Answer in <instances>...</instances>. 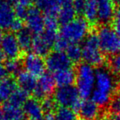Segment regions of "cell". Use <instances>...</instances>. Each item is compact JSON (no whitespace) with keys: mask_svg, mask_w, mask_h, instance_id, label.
<instances>
[{"mask_svg":"<svg viewBox=\"0 0 120 120\" xmlns=\"http://www.w3.org/2000/svg\"><path fill=\"white\" fill-rule=\"evenodd\" d=\"M4 67L8 74H17L21 71V64L18 61L17 59L15 60H8L5 62Z\"/></svg>","mask_w":120,"mask_h":120,"instance_id":"cell-30","label":"cell"},{"mask_svg":"<svg viewBox=\"0 0 120 120\" xmlns=\"http://www.w3.org/2000/svg\"><path fill=\"white\" fill-rule=\"evenodd\" d=\"M16 19L15 10L10 3L0 1V30H8Z\"/></svg>","mask_w":120,"mask_h":120,"instance_id":"cell-13","label":"cell"},{"mask_svg":"<svg viewBox=\"0 0 120 120\" xmlns=\"http://www.w3.org/2000/svg\"><path fill=\"white\" fill-rule=\"evenodd\" d=\"M86 6V0H74L73 1V8L75 9L77 14L83 15L84 9Z\"/></svg>","mask_w":120,"mask_h":120,"instance_id":"cell-34","label":"cell"},{"mask_svg":"<svg viewBox=\"0 0 120 120\" xmlns=\"http://www.w3.org/2000/svg\"><path fill=\"white\" fill-rule=\"evenodd\" d=\"M5 120H27L23 109L6 102L3 106Z\"/></svg>","mask_w":120,"mask_h":120,"instance_id":"cell-19","label":"cell"},{"mask_svg":"<svg viewBox=\"0 0 120 120\" xmlns=\"http://www.w3.org/2000/svg\"><path fill=\"white\" fill-rule=\"evenodd\" d=\"M27 30L31 34L40 35L45 28V16L42 15L41 11L37 8H30L27 16L26 18Z\"/></svg>","mask_w":120,"mask_h":120,"instance_id":"cell-10","label":"cell"},{"mask_svg":"<svg viewBox=\"0 0 120 120\" xmlns=\"http://www.w3.org/2000/svg\"><path fill=\"white\" fill-rule=\"evenodd\" d=\"M17 88L16 79L12 77H7L0 82V101H8L10 96Z\"/></svg>","mask_w":120,"mask_h":120,"instance_id":"cell-18","label":"cell"},{"mask_svg":"<svg viewBox=\"0 0 120 120\" xmlns=\"http://www.w3.org/2000/svg\"><path fill=\"white\" fill-rule=\"evenodd\" d=\"M107 68L114 76L120 75V54L111 56L107 61Z\"/></svg>","mask_w":120,"mask_h":120,"instance_id":"cell-28","label":"cell"},{"mask_svg":"<svg viewBox=\"0 0 120 120\" xmlns=\"http://www.w3.org/2000/svg\"><path fill=\"white\" fill-rule=\"evenodd\" d=\"M29 9H30L29 6L23 4V3H20V2H17L16 4V7H15V8H14L16 16L20 20L26 18L28 11H29Z\"/></svg>","mask_w":120,"mask_h":120,"instance_id":"cell-31","label":"cell"},{"mask_svg":"<svg viewBox=\"0 0 120 120\" xmlns=\"http://www.w3.org/2000/svg\"><path fill=\"white\" fill-rule=\"evenodd\" d=\"M95 74L94 67L85 62L77 66L76 70V87L82 99H88L92 94L95 84Z\"/></svg>","mask_w":120,"mask_h":120,"instance_id":"cell-3","label":"cell"},{"mask_svg":"<svg viewBox=\"0 0 120 120\" xmlns=\"http://www.w3.org/2000/svg\"><path fill=\"white\" fill-rule=\"evenodd\" d=\"M53 120H78L77 114L70 108L57 107L53 114Z\"/></svg>","mask_w":120,"mask_h":120,"instance_id":"cell-26","label":"cell"},{"mask_svg":"<svg viewBox=\"0 0 120 120\" xmlns=\"http://www.w3.org/2000/svg\"><path fill=\"white\" fill-rule=\"evenodd\" d=\"M95 120H117V119H116V116H114V114L107 110L104 111L102 114H99V116Z\"/></svg>","mask_w":120,"mask_h":120,"instance_id":"cell-36","label":"cell"},{"mask_svg":"<svg viewBox=\"0 0 120 120\" xmlns=\"http://www.w3.org/2000/svg\"><path fill=\"white\" fill-rule=\"evenodd\" d=\"M97 3H102V2H114V0H96Z\"/></svg>","mask_w":120,"mask_h":120,"instance_id":"cell-44","label":"cell"},{"mask_svg":"<svg viewBox=\"0 0 120 120\" xmlns=\"http://www.w3.org/2000/svg\"><path fill=\"white\" fill-rule=\"evenodd\" d=\"M0 102H1V101H0Z\"/></svg>","mask_w":120,"mask_h":120,"instance_id":"cell-49","label":"cell"},{"mask_svg":"<svg viewBox=\"0 0 120 120\" xmlns=\"http://www.w3.org/2000/svg\"><path fill=\"white\" fill-rule=\"evenodd\" d=\"M21 48L17 39V36L12 34H7L3 36L1 44V51L8 60H15L20 56Z\"/></svg>","mask_w":120,"mask_h":120,"instance_id":"cell-11","label":"cell"},{"mask_svg":"<svg viewBox=\"0 0 120 120\" xmlns=\"http://www.w3.org/2000/svg\"><path fill=\"white\" fill-rule=\"evenodd\" d=\"M97 37L103 53L110 56L120 54V36L112 27L101 26L97 32Z\"/></svg>","mask_w":120,"mask_h":120,"instance_id":"cell-6","label":"cell"},{"mask_svg":"<svg viewBox=\"0 0 120 120\" xmlns=\"http://www.w3.org/2000/svg\"><path fill=\"white\" fill-rule=\"evenodd\" d=\"M22 65L26 72L30 73L35 78H40L45 73V60L43 57L35 53H28L22 60Z\"/></svg>","mask_w":120,"mask_h":120,"instance_id":"cell-9","label":"cell"},{"mask_svg":"<svg viewBox=\"0 0 120 120\" xmlns=\"http://www.w3.org/2000/svg\"><path fill=\"white\" fill-rule=\"evenodd\" d=\"M30 2H31V1H33V0H30Z\"/></svg>","mask_w":120,"mask_h":120,"instance_id":"cell-47","label":"cell"},{"mask_svg":"<svg viewBox=\"0 0 120 120\" xmlns=\"http://www.w3.org/2000/svg\"><path fill=\"white\" fill-rule=\"evenodd\" d=\"M90 25L85 18L77 17L67 24L62 25L59 36L68 42L70 44L84 41L88 36Z\"/></svg>","mask_w":120,"mask_h":120,"instance_id":"cell-2","label":"cell"},{"mask_svg":"<svg viewBox=\"0 0 120 120\" xmlns=\"http://www.w3.org/2000/svg\"><path fill=\"white\" fill-rule=\"evenodd\" d=\"M73 1L74 0H57V2H58L60 8L62 6H66V5L73 4Z\"/></svg>","mask_w":120,"mask_h":120,"instance_id":"cell-38","label":"cell"},{"mask_svg":"<svg viewBox=\"0 0 120 120\" xmlns=\"http://www.w3.org/2000/svg\"><path fill=\"white\" fill-rule=\"evenodd\" d=\"M16 82L20 88L25 90L28 93L33 92L37 85L36 78L26 70H21L17 74Z\"/></svg>","mask_w":120,"mask_h":120,"instance_id":"cell-16","label":"cell"},{"mask_svg":"<svg viewBox=\"0 0 120 120\" xmlns=\"http://www.w3.org/2000/svg\"><path fill=\"white\" fill-rule=\"evenodd\" d=\"M76 14L77 12L73 8V4L61 7L57 16L58 23H60L61 25H64L70 22L71 21L75 19Z\"/></svg>","mask_w":120,"mask_h":120,"instance_id":"cell-22","label":"cell"},{"mask_svg":"<svg viewBox=\"0 0 120 120\" xmlns=\"http://www.w3.org/2000/svg\"><path fill=\"white\" fill-rule=\"evenodd\" d=\"M0 1L6 2V3H10V4H12V3H17L18 0H0Z\"/></svg>","mask_w":120,"mask_h":120,"instance_id":"cell-40","label":"cell"},{"mask_svg":"<svg viewBox=\"0 0 120 120\" xmlns=\"http://www.w3.org/2000/svg\"><path fill=\"white\" fill-rule=\"evenodd\" d=\"M78 120H87V119H78Z\"/></svg>","mask_w":120,"mask_h":120,"instance_id":"cell-46","label":"cell"},{"mask_svg":"<svg viewBox=\"0 0 120 120\" xmlns=\"http://www.w3.org/2000/svg\"><path fill=\"white\" fill-rule=\"evenodd\" d=\"M56 82L54 81V75L50 72H45L43 75L39 78L37 85L34 90L33 97L38 101H43L46 97L51 96L55 91Z\"/></svg>","mask_w":120,"mask_h":120,"instance_id":"cell-8","label":"cell"},{"mask_svg":"<svg viewBox=\"0 0 120 120\" xmlns=\"http://www.w3.org/2000/svg\"><path fill=\"white\" fill-rule=\"evenodd\" d=\"M32 34L28 30H21L17 34V39L19 43V46L21 50L28 51L31 48L32 41H33Z\"/></svg>","mask_w":120,"mask_h":120,"instance_id":"cell-25","label":"cell"},{"mask_svg":"<svg viewBox=\"0 0 120 120\" xmlns=\"http://www.w3.org/2000/svg\"><path fill=\"white\" fill-rule=\"evenodd\" d=\"M10 30H12V31L14 32H19L21 31V30H23V23H22V21L18 18H16L15 21H13V23L11 25V28Z\"/></svg>","mask_w":120,"mask_h":120,"instance_id":"cell-35","label":"cell"},{"mask_svg":"<svg viewBox=\"0 0 120 120\" xmlns=\"http://www.w3.org/2000/svg\"><path fill=\"white\" fill-rule=\"evenodd\" d=\"M114 3L115 6H117L118 8H120V0H114Z\"/></svg>","mask_w":120,"mask_h":120,"instance_id":"cell-42","label":"cell"},{"mask_svg":"<svg viewBox=\"0 0 120 120\" xmlns=\"http://www.w3.org/2000/svg\"><path fill=\"white\" fill-rule=\"evenodd\" d=\"M112 29L120 36V8H118L111 21Z\"/></svg>","mask_w":120,"mask_h":120,"instance_id":"cell-32","label":"cell"},{"mask_svg":"<svg viewBox=\"0 0 120 120\" xmlns=\"http://www.w3.org/2000/svg\"><path fill=\"white\" fill-rule=\"evenodd\" d=\"M54 78L58 87L72 86L76 82V71L72 68L61 70L54 73Z\"/></svg>","mask_w":120,"mask_h":120,"instance_id":"cell-17","label":"cell"},{"mask_svg":"<svg viewBox=\"0 0 120 120\" xmlns=\"http://www.w3.org/2000/svg\"><path fill=\"white\" fill-rule=\"evenodd\" d=\"M82 59L91 66L100 68L105 61L104 53L99 47L97 34H91L85 38L82 45Z\"/></svg>","mask_w":120,"mask_h":120,"instance_id":"cell-4","label":"cell"},{"mask_svg":"<svg viewBox=\"0 0 120 120\" xmlns=\"http://www.w3.org/2000/svg\"><path fill=\"white\" fill-rule=\"evenodd\" d=\"M42 105V108H43V110L45 112V114H54V112L55 111V109H57L58 105L55 103L54 100L51 96H49L46 97L45 99H44L43 101H40Z\"/></svg>","mask_w":120,"mask_h":120,"instance_id":"cell-29","label":"cell"},{"mask_svg":"<svg viewBox=\"0 0 120 120\" xmlns=\"http://www.w3.org/2000/svg\"><path fill=\"white\" fill-rule=\"evenodd\" d=\"M3 32H2V30H0V46H1L2 44V42H3Z\"/></svg>","mask_w":120,"mask_h":120,"instance_id":"cell-43","label":"cell"},{"mask_svg":"<svg viewBox=\"0 0 120 120\" xmlns=\"http://www.w3.org/2000/svg\"><path fill=\"white\" fill-rule=\"evenodd\" d=\"M51 47L45 42V40L42 38L41 35H35L33 38L31 49L33 53L40 56H47L50 53V50Z\"/></svg>","mask_w":120,"mask_h":120,"instance_id":"cell-21","label":"cell"},{"mask_svg":"<svg viewBox=\"0 0 120 120\" xmlns=\"http://www.w3.org/2000/svg\"><path fill=\"white\" fill-rule=\"evenodd\" d=\"M8 73L6 70V68L4 67V65H3L2 64H0V82L3 79H5L8 77Z\"/></svg>","mask_w":120,"mask_h":120,"instance_id":"cell-37","label":"cell"},{"mask_svg":"<svg viewBox=\"0 0 120 120\" xmlns=\"http://www.w3.org/2000/svg\"><path fill=\"white\" fill-rule=\"evenodd\" d=\"M83 15L88 23L95 24L96 21H98L96 0H86V6Z\"/></svg>","mask_w":120,"mask_h":120,"instance_id":"cell-23","label":"cell"},{"mask_svg":"<svg viewBox=\"0 0 120 120\" xmlns=\"http://www.w3.org/2000/svg\"><path fill=\"white\" fill-rule=\"evenodd\" d=\"M0 120H5L4 114H3V109H2V108H0Z\"/></svg>","mask_w":120,"mask_h":120,"instance_id":"cell-39","label":"cell"},{"mask_svg":"<svg viewBox=\"0 0 120 120\" xmlns=\"http://www.w3.org/2000/svg\"><path fill=\"white\" fill-rule=\"evenodd\" d=\"M114 2H102L97 3V18L98 21L106 24L112 21L115 12Z\"/></svg>","mask_w":120,"mask_h":120,"instance_id":"cell-15","label":"cell"},{"mask_svg":"<svg viewBox=\"0 0 120 120\" xmlns=\"http://www.w3.org/2000/svg\"><path fill=\"white\" fill-rule=\"evenodd\" d=\"M27 120H42L45 117V112L41 102L35 98H29L22 107Z\"/></svg>","mask_w":120,"mask_h":120,"instance_id":"cell-12","label":"cell"},{"mask_svg":"<svg viewBox=\"0 0 120 120\" xmlns=\"http://www.w3.org/2000/svg\"><path fill=\"white\" fill-rule=\"evenodd\" d=\"M70 45V43L67 41H66L64 38H61L60 36H58V39L56 40L54 43V48L55 51H59V52H65L67 50V48H68V46Z\"/></svg>","mask_w":120,"mask_h":120,"instance_id":"cell-33","label":"cell"},{"mask_svg":"<svg viewBox=\"0 0 120 120\" xmlns=\"http://www.w3.org/2000/svg\"><path fill=\"white\" fill-rule=\"evenodd\" d=\"M4 58H5L4 54H3V52H2V51L0 50V62L3 61V60H4Z\"/></svg>","mask_w":120,"mask_h":120,"instance_id":"cell-41","label":"cell"},{"mask_svg":"<svg viewBox=\"0 0 120 120\" xmlns=\"http://www.w3.org/2000/svg\"><path fill=\"white\" fill-rule=\"evenodd\" d=\"M28 99H29V93L23 89L17 87L14 91V92L12 94L9 100L7 102H8L11 105H13L21 107V106L24 105V104L26 102Z\"/></svg>","mask_w":120,"mask_h":120,"instance_id":"cell-24","label":"cell"},{"mask_svg":"<svg viewBox=\"0 0 120 120\" xmlns=\"http://www.w3.org/2000/svg\"><path fill=\"white\" fill-rule=\"evenodd\" d=\"M99 107L92 100H83L80 105L77 113L81 119L87 120H95L99 116Z\"/></svg>","mask_w":120,"mask_h":120,"instance_id":"cell-14","label":"cell"},{"mask_svg":"<svg viewBox=\"0 0 120 120\" xmlns=\"http://www.w3.org/2000/svg\"><path fill=\"white\" fill-rule=\"evenodd\" d=\"M66 54L67 55L68 58L72 62V64L78 63L82 59V47L79 44L72 43L68 46L67 50L65 51Z\"/></svg>","mask_w":120,"mask_h":120,"instance_id":"cell-27","label":"cell"},{"mask_svg":"<svg viewBox=\"0 0 120 120\" xmlns=\"http://www.w3.org/2000/svg\"><path fill=\"white\" fill-rule=\"evenodd\" d=\"M45 65L50 73H57L61 70L72 68V62L65 52L54 51L50 52L46 56Z\"/></svg>","mask_w":120,"mask_h":120,"instance_id":"cell-7","label":"cell"},{"mask_svg":"<svg viewBox=\"0 0 120 120\" xmlns=\"http://www.w3.org/2000/svg\"><path fill=\"white\" fill-rule=\"evenodd\" d=\"M42 120H46V119H42Z\"/></svg>","mask_w":120,"mask_h":120,"instance_id":"cell-48","label":"cell"},{"mask_svg":"<svg viewBox=\"0 0 120 120\" xmlns=\"http://www.w3.org/2000/svg\"><path fill=\"white\" fill-rule=\"evenodd\" d=\"M36 8L44 11L45 16H57L60 7L57 0H35Z\"/></svg>","mask_w":120,"mask_h":120,"instance_id":"cell-20","label":"cell"},{"mask_svg":"<svg viewBox=\"0 0 120 120\" xmlns=\"http://www.w3.org/2000/svg\"><path fill=\"white\" fill-rule=\"evenodd\" d=\"M53 98L58 107L70 108L76 113L82 103L78 90L74 85L58 87L54 92Z\"/></svg>","mask_w":120,"mask_h":120,"instance_id":"cell-5","label":"cell"},{"mask_svg":"<svg viewBox=\"0 0 120 120\" xmlns=\"http://www.w3.org/2000/svg\"><path fill=\"white\" fill-rule=\"evenodd\" d=\"M116 119H117V120H120V112L118 113L117 114V116H116Z\"/></svg>","mask_w":120,"mask_h":120,"instance_id":"cell-45","label":"cell"},{"mask_svg":"<svg viewBox=\"0 0 120 120\" xmlns=\"http://www.w3.org/2000/svg\"><path fill=\"white\" fill-rule=\"evenodd\" d=\"M108 68L100 67L96 70L95 84L91 94V100L99 107H109L117 92L119 81Z\"/></svg>","mask_w":120,"mask_h":120,"instance_id":"cell-1","label":"cell"}]
</instances>
